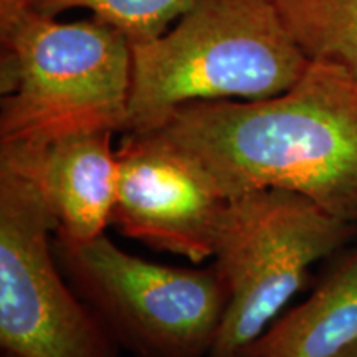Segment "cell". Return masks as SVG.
Masks as SVG:
<instances>
[{
    "label": "cell",
    "instance_id": "277c9868",
    "mask_svg": "<svg viewBox=\"0 0 357 357\" xmlns=\"http://www.w3.org/2000/svg\"><path fill=\"white\" fill-rule=\"evenodd\" d=\"M356 235V222L296 192L261 189L229 199L213 253L229 303L207 357H247L310 268Z\"/></svg>",
    "mask_w": 357,
    "mask_h": 357
},
{
    "label": "cell",
    "instance_id": "30bf717a",
    "mask_svg": "<svg viewBox=\"0 0 357 357\" xmlns=\"http://www.w3.org/2000/svg\"><path fill=\"white\" fill-rule=\"evenodd\" d=\"M289 32L310 60L357 78V0H276Z\"/></svg>",
    "mask_w": 357,
    "mask_h": 357
},
{
    "label": "cell",
    "instance_id": "52a82bcc",
    "mask_svg": "<svg viewBox=\"0 0 357 357\" xmlns=\"http://www.w3.org/2000/svg\"><path fill=\"white\" fill-rule=\"evenodd\" d=\"M227 204L189 155L154 132H124L116 149L109 220L119 234L202 263L215 253Z\"/></svg>",
    "mask_w": 357,
    "mask_h": 357
},
{
    "label": "cell",
    "instance_id": "6da1fadb",
    "mask_svg": "<svg viewBox=\"0 0 357 357\" xmlns=\"http://www.w3.org/2000/svg\"><path fill=\"white\" fill-rule=\"evenodd\" d=\"M207 172L225 199L287 189L357 223V78L311 60L281 95L197 101L154 131Z\"/></svg>",
    "mask_w": 357,
    "mask_h": 357
},
{
    "label": "cell",
    "instance_id": "8992f818",
    "mask_svg": "<svg viewBox=\"0 0 357 357\" xmlns=\"http://www.w3.org/2000/svg\"><path fill=\"white\" fill-rule=\"evenodd\" d=\"M38 190L0 164V347L19 357H118V342L71 287Z\"/></svg>",
    "mask_w": 357,
    "mask_h": 357
},
{
    "label": "cell",
    "instance_id": "3957f363",
    "mask_svg": "<svg viewBox=\"0 0 357 357\" xmlns=\"http://www.w3.org/2000/svg\"><path fill=\"white\" fill-rule=\"evenodd\" d=\"M0 144L124 132L132 53L121 32L24 8L0 25Z\"/></svg>",
    "mask_w": 357,
    "mask_h": 357
},
{
    "label": "cell",
    "instance_id": "8fae6325",
    "mask_svg": "<svg viewBox=\"0 0 357 357\" xmlns=\"http://www.w3.org/2000/svg\"><path fill=\"white\" fill-rule=\"evenodd\" d=\"M195 2L197 0H26L25 8L53 19L70 8H86L93 19L121 32L129 45H137L167 32L171 24H176Z\"/></svg>",
    "mask_w": 357,
    "mask_h": 357
},
{
    "label": "cell",
    "instance_id": "9c48e42d",
    "mask_svg": "<svg viewBox=\"0 0 357 357\" xmlns=\"http://www.w3.org/2000/svg\"><path fill=\"white\" fill-rule=\"evenodd\" d=\"M357 341V245L310 298L281 314L247 357H336Z\"/></svg>",
    "mask_w": 357,
    "mask_h": 357
},
{
    "label": "cell",
    "instance_id": "7c38bea8",
    "mask_svg": "<svg viewBox=\"0 0 357 357\" xmlns=\"http://www.w3.org/2000/svg\"><path fill=\"white\" fill-rule=\"evenodd\" d=\"M26 0H0V25L10 22L25 8Z\"/></svg>",
    "mask_w": 357,
    "mask_h": 357
},
{
    "label": "cell",
    "instance_id": "ba28073f",
    "mask_svg": "<svg viewBox=\"0 0 357 357\" xmlns=\"http://www.w3.org/2000/svg\"><path fill=\"white\" fill-rule=\"evenodd\" d=\"M114 131L73 132L32 144H0V164L38 190L55 238L88 242L109 225L116 194Z\"/></svg>",
    "mask_w": 357,
    "mask_h": 357
},
{
    "label": "cell",
    "instance_id": "5b68a950",
    "mask_svg": "<svg viewBox=\"0 0 357 357\" xmlns=\"http://www.w3.org/2000/svg\"><path fill=\"white\" fill-rule=\"evenodd\" d=\"M71 287L134 357H207L229 303L217 266L184 268L124 252L102 234L55 238Z\"/></svg>",
    "mask_w": 357,
    "mask_h": 357
},
{
    "label": "cell",
    "instance_id": "5bb4252c",
    "mask_svg": "<svg viewBox=\"0 0 357 357\" xmlns=\"http://www.w3.org/2000/svg\"><path fill=\"white\" fill-rule=\"evenodd\" d=\"M0 357H19V356L10 354V352H2V356H0Z\"/></svg>",
    "mask_w": 357,
    "mask_h": 357
},
{
    "label": "cell",
    "instance_id": "7a4b0ae2",
    "mask_svg": "<svg viewBox=\"0 0 357 357\" xmlns=\"http://www.w3.org/2000/svg\"><path fill=\"white\" fill-rule=\"evenodd\" d=\"M124 132L154 131L197 101H258L281 95L311 60L276 0H197L172 29L131 45Z\"/></svg>",
    "mask_w": 357,
    "mask_h": 357
},
{
    "label": "cell",
    "instance_id": "4fadbf2b",
    "mask_svg": "<svg viewBox=\"0 0 357 357\" xmlns=\"http://www.w3.org/2000/svg\"><path fill=\"white\" fill-rule=\"evenodd\" d=\"M336 357H357V341L352 342L349 347H346V349Z\"/></svg>",
    "mask_w": 357,
    "mask_h": 357
}]
</instances>
